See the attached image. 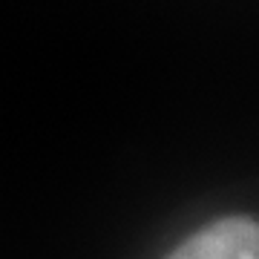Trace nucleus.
I'll use <instances>...</instances> for the list:
<instances>
[{"instance_id": "nucleus-1", "label": "nucleus", "mask_w": 259, "mask_h": 259, "mask_svg": "<svg viewBox=\"0 0 259 259\" xmlns=\"http://www.w3.org/2000/svg\"><path fill=\"white\" fill-rule=\"evenodd\" d=\"M167 259H259V222L228 216L204 225Z\"/></svg>"}]
</instances>
